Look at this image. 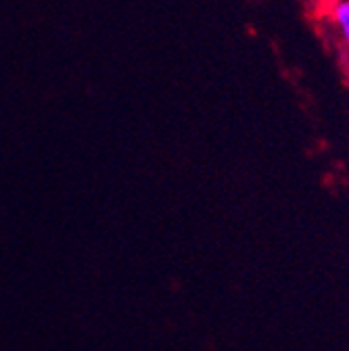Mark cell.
Segmentation results:
<instances>
[{
	"instance_id": "obj_1",
	"label": "cell",
	"mask_w": 349,
	"mask_h": 351,
	"mask_svg": "<svg viewBox=\"0 0 349 351\" xmlns=\"http://www.w3.org/2000/svg\"><path fill=\"white\" fill-rule=\"evenodd\" d=\"M328 17L337 32V38L343 42L345 49H349V0H337L330 7Z\"/></svg>"
}]
</instances>
